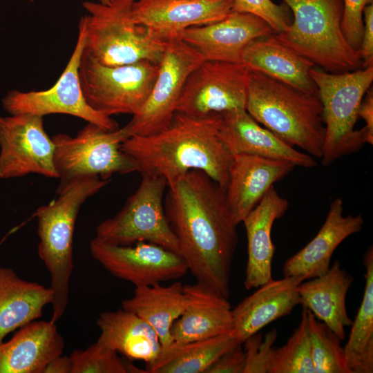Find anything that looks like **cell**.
Wrapping results in <instances>:
<instances>
[{
    "instance_id": "cell-21",
    "label": "cell",
    "mask_w": 373,
    "mask_h": 373,
    "mask_svg": "<svg viewBox=\"0 0 373 373\" xmlns=\"http://www.w3.org/2000/svg\"><path fill=\"white\" fill-rule=\"evenodd\" d=\"M303 281L299 276L272 278L232 309L233 332L238 343L242 344L267 325L288 315L300 305L298 287Z\"/></svg>"
},
{
    "instance_id": "cell-43",
    "label": "cell",
    "mask_w": 373,
    "mask_h": 373,
    "mask_svg": "<svg viewBox=\"0 0 373 373\" xmlns=\"http://www.w3.org/2000/svg\"><path fill=\"white\" fill-rule=\"evenodd\" d=\"M29 1H33L34 0H28Z\"/></svg>"
},
{
    "instance_id": "cell-35",
    "label": "cell",
    "mask_w": 373,
    "mask_h": 373,
    "mask_svg": "<svg viewBox=\"0 0 373 373\" xmlns=\"http://www.w3.org/2000/svg\"><path fill=\"white\" fill-rule=\"evenodd\" d=\"M286 4L271 0H233V11L249 13L266 21L275 33L285 30L291 23Z\"/></svg>"
},
{
    "instance_id": "cell-28",
    "label": "cell",
    "mask_w": 373,
    "mask_h": 373,
    "mask_svg": "<svg viewBox=\"0 0 373 373\" xmlns=\"http://www.w3.org/2000/svg\"><path fill=\"white\" fill-rule=\"evenodd\" d=\"M52 299L50 287L23 280L11 268L0 267V343L10 332L41 317Z\"/></svg>"
},
{
    "instance_id": "cell-6",
    "label": "cell",
    "mask_w": 373,
    "mask_h": 373,
    "mask_svg": "<svg viewBox=\"0 0 373 373\" xmlns=\"http://www.w3.org/2000/svg\"><path fill=\"white\" fill-rule=\"evenodd\" d=\"M136 0H110L108 4L86 1V37L84 54L97 61L116 66L140 61L159 64L165 41L133 19Z\"/></svg>"
},
{
    "instance_id": "cell-9",
    "label": "cell",
    "mask_w": 373,
    "mask_h": 373,
    "mask_svg": "<svg viewBox=\"0 0 373 373\" xmlns=\"http://www.w3.org/2000/svg\"><path fill=\"white\" fill-rule=\"evenodd\" d=\"M158 68L159 64L146 60L104 66L83 52L79 75L84 96L93 109L111 117L117 114L133 115L149 97Z\"/></svg>"
},
{
    "instance_id": "cell-7",
    "label": "cell",
    "mask_w": 373,
    "mask_h": 373,
    "mask_svg": "<svg viewBox=\"0 0 373 373\" xmlns=\"http://www.w3.org/2000/svg\"><path fill=\"white\" fill-rule=\"evenodd\" d=\"M309 75L323 105L325 138L322 164L329 166L366 143L363 128L354 130L358 110L373 82V66L342 73L312 68Z\"/></svg>"
},
{
    "instance_id": "cell-30",
    "label": "cell",
    "mask_w": 373,
    "mask_h": 373,
    "mask_svg": "<svg viewBox=\"0 0 373 373\" xmlns=\"http://www.w3.org/2000/svg\"><path fill=\"white\" fill-rule=\"evenodd\" d=\"M238 344L232 331L186 343H173L156 360L146 364V373H205L225 352ZM240 344V343H239Z\"/></svg>"
},
{
    "instance_id": "cell-32",
    "label": "cell",
    "mask_w": 373,
    "mask_h": 373,
    "mask_svg": "<svg viewBox=\"0 0 373 373\" xmlns=\"http://www.w3.org/2000/svg\"><path fill=\"white\" fill-rule=\"evenodd\" d=\"M307 310L314 373H352L340 338Z\"/></svg>"
},
{
    "instance_id": "cell-40",
    "label": "cell",
    "mask_w": 373,
    "mask_h": 373,
    "mask_svg": "<svg viewBox=\"0 0 373 373\" xmlns=\"http://www.w3.org/2000/svg\"><path fill=\"white\" fill-rule=\"evenodd\" d=\"M358 117L365 122L363 127L366 143L373 144V91L372 87L367 91L361 103Z\"/></svg>"
},
{
    "instance_id": "cell-24",
    "label": "cell",
    "mask_w": 373,
    "mask_h": 373,
    "mask_svg": "<svg viewBox=\"0 0 373 373\" xmlns=\"http://www.w3.org/2000/svg\"><path fill=\"white\" fill-rule=\"evenodd\" d=\"M188 305L173 323L170 332L173 343L207 339L233 330V316L227 298L196 283L184 285Z\"/></svg>"
},
{
    "instance_id": "cell-31",
    "label": "cell",
    "mask_w": 373,
    "mask_h": 373,
    "mask_svg": "<svg viewBox=\"0 0 373 373\" xmlns=\"http://www.w3.org/2000/svg\"><path fill=\"white\" fill-rule=\"evenodd\" d=\"M365 289L361 304L352 322L349 339L344 347L352 373L373 372V248L363 256Z\"/></svg>"
},
{
    "instance_id": "cell-36",
    "label": "cell",
    "mask_w": 373,
    "mask_h": 373,
    "mask_svg": "<svg viewBox=\"0 0 373 373\" xmlns=\"http://www.w3.org/2000/svg\"><path fill=\"white\" fill-rule=\"evenodd\" d=\"M277 330L269 331L264 337L255 334L243 343L245 347L246 365L244 373H269L273 344L277 338Z\"/></svg>"
},
{
    "instance_id": "cell-10",
    "label": "cell",
    "mask_w": 373,
    "mask_h": 373,
    "mask_svg": "<svg viewBox=\"0 0 373 373\" xmlns=\"http://www.w3.org/2000/svg\"><path fill=\"white\" fill-rule=\"evenodd\" d=\"M128 138L123 127L106 131L91 123L75 137L61 133L53 136L55 166L60 182L88 175L108 180L114 173L137 171L133 159L121 149Z\"/></svg>"
},
{
    "instance_id": "cell-11",
    "label": "cell",
    "mask_w": 373,
    "mask_h": 373,
    "mask_svg": "<svg viewBox=\"0 0 373 373\" xmlns=\"http://www.w3.org/2000/svg\"><path fill=\"white\" fill-rule=\"evenodd\" d=\"M86 37L84 16L78 25L75 46L64 71L55 84L44 90H11L2 99L3 109L10 115L32 114L44 117L66 114L81 118L106 131H115L117 123L111 117L93 109L84 96L79 75Z\"/></svg>"
},
{
    "instance_id": "cell-4",
    "label": "cell",
    "mask_w": 373,
    "mask_h": 373,
    "mask_svg": "<svg viewBox=\"0 0 373 373\" xmlns=\"http://www.w3.org/2000/svg\"><path fill=\"white\" fill-rule=\"evenodd\" d=\"M245 109L257 122L288 144L313 157H322L325 124L318 95L251 70Z\"/></svg>"
},
{
    "instance_id": "cell-27",
    "label": "cell",
    "mask_w": 373,
    "mask_h": 373,
    "mask_svg": "<svg viewBox=\"0 0 373 373\" xmlns=\"http://www.w3.org/2000/svg\"><path fill=\"white\" fill-rule=\"evenodd\" d=\"M96 323L100 330L97 342L129 360L153 362L162 351L153 327L136 314L122 308L99 314Z\"/></svg>"
},
{
    "instance_id": "cell-13",
    "label": "cell",
    "mask_w": 373,
    "mask_h": 373,
    "mask_svg": "<svg viewBox=\"0 0 373 373\" xmlns=\"http://www.w3.org/2000/svg\"><path fill=\"white\" fill-rule=\"evenodd\" d=\"M251 73L241 62L202 61L187 77L176 112L201 117L245 109Z\"/></svg>"
},
{
    "instance_id": "cell-39",
    "label": "cell",
    "mask_w": 373,
    "mask_h": 373,
    "mask_svg": "<svg viewBox=\"0 0 373 373\" xmlns=\"http://www.w3.org/2000/svg\"><path fill=\"white\" fill-rule=\"evenodd\" d=\"M363 31L359 49L362 68L373 66V3L363 10Z\"/></svg>"
},
{
    "instance_id": "cell-2",
    "label": "cell",
    "mask_w": 373,
    "mask_h": 373,
    "mask_svg": "<svg viewBox=\"0 0 373 373\" xmlns=\"http://www.w3.org/2000/svg\"><path fill=\"white\" fill-rule=\"evenodd\" d=\"M220 113L195 117L175 112L171 124L147 136H133L122 150L142 175L160 176L167 184L193 169L200 170L225 190L233 155L219 137Z\"/></svg>"
},
{
    "instance_id": "cell-19",
    "label": "cell",
    "mask_w": 373,
    "mask_h": 373,
    "mask_svg": "<svg viewBox=\"0 0 373 373\" xmlns=\"http://www.w3.org/2000/svg\"><path fill=\"white\" fill-rule=\"evenodd\" d=\"M219 137L232 155L249 154L286 160L303 168H313L317 165L312 156L298 151L262 126L246 109L220 113Z\"/></svg>"
},
{
    "instance_id": "cell-14",
    "label": "cell",
    "mask_w": 373,
    "mask_h": 373,
    "mask_svg": "<svg viewBox=\"0 0 373 373\" xmlns=\"http://www.w3.org/2000/svg\"><path fill=\"white\" fill-rule=\"evenodd\" d=\"M55 144L44 129V117L32 114L0 116V178L36 173L58 178Z\"/></svg>"
},
{
    "instance_id": "cell-38",
    "label": "cell",
    "mask_w": 373,
    "mask_h": 373,
    "mask_svg": "<svg viewBox=\"0 0 373 373\" xmlns=\"http://www.w3.org/2000/svg\"><path fill=\"white\" fill-rule=\"evenodd\" d=\"M237 344L222 354L205 373H244L246 365V354Z\"/></svg>"
},
{
    "instance_id": "cell-5",
    "label": "cell",
    "mask_w": 373,
    "mask_h": 373,
    "mask_svg": "<svg viewBox=\"0 0 373 373\" xmlns=\"http://www.w3.org/2000/svg\"><path fill=\"white\" fill-rule=\"evenodd\" d=\"M293 21L275 33L283 44L330 73L362 68L358 50L347 42L341 29L343 0H283Z\"/></svg>"
},
{
    "instance_id": "cell-18",
    "label": "cell",
    "mask_w": 373,
    "mask_h": 373,
    "mask_svg": "<svg viewBox=\"0 0 373 373\" xmlns=\"http://www.w3.org/2000/svg\"><path fill=\"white\" fill-rule=\"evenodd\" d=\"M295 166L286 160L249 154L233 155L229 168L225 195L235 222H242L270 187Z\"/></svg>"
},
{
    "instance_id": "cell-25",
    "label": "cell",
    "mask_w": 373,
    "mask_h": 373,
    "mask_svg": "<svg viewBox=\"0 0 373 373\" xmlns=\"http://www.w3.org/2000/svg\"><path fill=\"white\" fill-rule=\"evenodd\" d=\"M241 63L299 90L318 95L309 75L315 65L280 42L275 33L251 41L242 52Z\"/></svg>"
},
{
    "instance_id": "cell-22",
    "label": "cell",
    "mask_w": 373,
    "mask_h": 373,
    "mask_svg": "<svg viewBox=\"0 0 373 373\" xmlns=\"http://www.w3.org/2000/svg\"><path fill=\"white\" fill-rule=\"evenodd\" d=\"M289 207V201L271 186L258 204L244 218L247 238V262L245 287L258 288L272 279L271 265L276 249L271 240L274 222Z\"/></svg>"
},
{
    "instance_id": "cell-34",
    "label": "cell",
    "mask_w": 373,
    "mask_h": 373,
    "mask_svg": "<svg viewBox=\"0 0 373 373\" xmlns=\"http://www.w3.org/2000/svg\"><path fill=\"white\" fill-rule=\"evenodd\" d=\"M71 373H128V365L118 353L97 341L85 350H75L69 356Z\"/></svg>"
},
{
    "instance_id": "cell-41",
    "label": "cell",
    "mask_w": 373,
    "mask_h": 373,
    "mask_svg": "<svg viewBox=\"0 0 373 373\" xmlns=\"http://www.w3.org/2000/svg\"><path fill=\"white\" fill-rule=\"evenodd\" d=\"M72 364L69 356L60 355L52 359L44 373H71Z\"/></svg>"
},
{
    "instance_id": "cell-23",
    "label": "cell",
    "mask_w": 373,
    "mask_h": 373,
    "mask_svg": "<svg viewBox=\"0 0 373 373\" xmlns=\"http://www.w3.org/2000/svg\"><path fill=\"white\" fill-rule=\"evenodd\" d=\"M65 342L55 323L33 321L0 343V373H44L62 354Z\"/></svg>"
},
{
    "instance_id": "cell-20",
    "label": "cell",
    "mask_w": 373,
    "mask_h": 373,
    "mask_svg": "<svg viewBox=\"0 0 373 373\" xmlns=\"http://www.w3.org/2000/svg\"><path fill=\"white\" fill-rule=\"evenodd\" d=\"M343 209L340 198L330 203L325 220L315 237L285 262L284 276H299L305 280L329 269L334 250L345 238L359 232L364 224L361 214L345 216Z\"/></svg>"
},
{
    "instance_id": "cell-8",
    "label": "cell",
    "mask_w": 373,
    "mask_h": 373,
    "mask_svg": "<svg viewBox=\"0 0 373 373\" xmlns=\"http://www.w3.org/2000/svg\"><path fill=\"white\" fill-rule=\"evenodd\" d=\"M142 175L137 189L122 209L97 227L95 237L120 246L147 242L179 254L178 241L164 208L167 182L160 176Z\"/></svg>"
},
{
    "instance_id": "cell-3",
    "label": "cell",
    "mask_w": 373,
    "mask_h": 373,
    "mask_svg": "<svg viewBox=\"0 0 373 373\" xmlns=\"http://www.w3.org/2000/svg\"><path fill=\"white\" fill-rule=\"evenodd\" d=\"M110 181L98 175L79 176L60 182L57 196L39 207L38 255L50 276L53 299L50 321L57 323L64 314L69 298V284L73 269V234L79 211L84 202Z\"/></svg>"
},
{
    "instance_id": "cell-1",
    "label": "cell",
    "mask_w": 373,
    "mask_h": 373,
    "mask_svg": "<svg viewBox=\"0 0 373 373\" xmlns=\"http://www.w3.org/2000/svg\"><path fill=\"white\" fill-rule=\"evenodd\" d=\"M167 187L164 208L179 254L198 283L228 299L238 236L225 190L197 169Z\"/></svg>"
},
{
    "instance_id": "cell-29",
    "label": "cell",
    "mask_w": 373,
    "mask_h": 373,
    "mask_svg": "<svg viewBox=\"0 0 373 373\" xmlns=\"http://www.w3.org/2000/svg\"><path fill=\"white\" fill-rule=\"evenodd\" d=\"M188 305V298L181 282L168 286L160 283L135 287L133 296L122 302V308L148 323L157 333L162 348L173 341L171 328Z\"/></svg>"
},
{
    "instance_id": "cell-42",
    "label": "cell",
    "mask_w": 373,
    "mask_h": 373,
    "mask_svg": "<svg viewBox=\"0 0 373 373\" xmlns=\"http://www.w3.org/2000/svg\"><path fill=\"white\" fill-rule=\"evenodd\" d=\"M95 1L102 4H108L110 2V0H95Z\"/></svg>"
},
{
    "instance_id": "cell-16",
    "label": "cell",
    "mask_w": 373,
    "mask_h": 373,
    "mask_svg": "<svg viewBox=\"0 0 373 373\" xmlns=\"http://www.w3.org/2000/svg\"><path fill=\"white\" fill-rule=\"evenodd\" d=\"M274 33L260 17L232 11L217 22L186 28L179 37L204 61L241 62L242 52L251 41Z\"/></svg>"
},
{
    "instance_id": "cell-15",
    "label": "cell",
    "mask_w": 373,
    "mask_h": 373,
    "mask_svg": "<svg viewBox=\"0 0 373 373\" xmlns=\"http://www.w3.org/2000/svg\"><path fill=\"white\" fill-rule=\"evenodd\" d=\"M89 249L93 258L106 271L135 287L175 280L189 271L180 255L153 243L139 242L120 246L95 237Z\"/></svg>"
},
{
    "instance_id": "cell-33",
    "label": "cell",
    "mask_w": 373,
    "mask_h": 373,
    "mask_svg": "<svg viewBox=\"0 0 373 373\" xmlns=\"http://www.w3.org/2000/svg\"><path fill=\"white\" fill-rule=\"evenodd\" d=\"M269 373H314L307 308L303 307L300 323L287 342L274 348Z\"/></svg>"
},
{
    "instance_id": "cell-37",
    "label": "cell",
    "mask_w": 373,
    "mask_h": 373,
    "mask_svg": "<svg viewBox=\"0 0 373 373\" xmlns=\"http://www.w3.org/2000/svg\"><path fill=\"white\" fill-rule=\"evenodd\" d=\"M372 2L373 0H343L341 29L349 44L358 51L363 31V10Z\"/></svg>"
},
{
    "instance_id": "cell-12",
    "label": "cell",
    "mask_w": 373,
    "mask_h": 373,
    "mask_svg": "<svg viewBox=\"0 0 373 373\" xmlns=\"http://www.w3.org/2000/svg\"><path fill=\"white\" fill-rule=\"evenodd\" d=\"M204 61L198 51L180 37L167 41L149 97L123 127L129 138L155 134L171 124L187 77Z\"/></svg>"
},
{
    "instance_id": "cell-26",
    "label": "cell",
    "mask_w": 373,
    "mask_h": 373,
    "mask_svg": "<svg viewBox=\"0 0 373 373\" xmlns=\"http://www.w3.org/2000/svg\"><path fill=\"white\" fill-rule=\"evenodd\" d=\"M352 281L353 277L336 260L325 274L307 282L303 281L298 287L300 305L321 320L341 340L345 338V327L351 326L353 322L345 306L346 295Z\"/></svg>"
},
{
    "instance_id": "cell-17",
    "label": "cell",
    "mask_w": 373,
    "mask_h": 373,
    "mask_svg": "<svg viewBox=\"0 0 373 373\" xmlns=\"http://www.w3.org/2000/svg\"><path fill=\"white\" fill-rule=\"evenodd\" d=\"M233 0H136L134 21L169 41L186 28L220 21L233 11Z\"/></svg>"
}]
</instances>
